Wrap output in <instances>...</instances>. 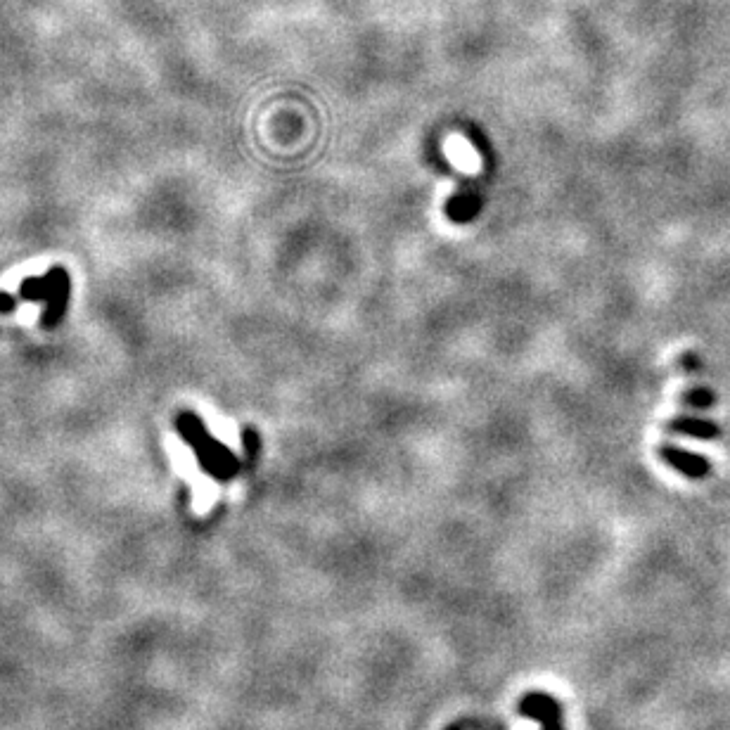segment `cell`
<instances>
[{
  "mask_svg": "<svg viewBox=\"0 0 730 730\" xmlns=\"http://www.w3.org/2000/svg\"><path fill=\"white\" fill-rule=\"evenodd\" d=\"M176 429L181 432L185 444L195 451V456L200 460L202 470L207 472V475L223 479V482L238 475L240 470L238 458H235L221 441L211 437L209 429L204 427V422L197 418L195 413L183 411L181 415H176Z\"/></svg>",
  "mask_w": 730,
  "mask_h": 730,
  "instance_id": "obj_1",
  "label": "cell"
},
{
  "mask_svg": "<svg viewBox=\"0 0 730 730\" xmlns=\"http://www.w3.org/2000/svg\"><path fill=\"white\" fill-rule=\"evenodd\" d=\"M69 292H72V283H69V273L62 266H53L46 275L27 278L19 285V299L46 304L41 316V328L46 330H53L60 325L64 313H67Z\"/></svg>",
  "mask_w": 730,
  "mask_h": 730,
  "instance_id": "obj_2",
  "label": "cell"
},
{
  "mask_svg": "<svg viewBox=\"0 0 730 730\" xmlns=\"http://www.w3.org/2000/svg\"><path fill=\"white\" fill-rule=\"evenodd\" d=\"M659 456H662L664 463L671 465L678 472H683V475L690 479H704L709 472H712V465H709L707 458L697 456V453L683 451V448L662 446L659 448Z\"/></svg>",
  "mask_w": 730,
  "mask_h": 730,
  "instance_id": "obj_3",
  "label": "cell"
},
{
  "mask_svg": "<svg viewBox=\"0 0 730 730\" xmlns=\"http://www.w3.org/2000/svg\"><path fill=\"white\" fill-rule=\"evenodd\" d=\"M520 712L529 719H536L543 730H562L560 704L548 695H529L520 704Z\"/></svg>",
  "mask_w": 730,
  "mask_h": 730,
  "instance_id": "obj_4",
  "label": "cell"
},
{
  "mask_svg": "<svg viewBox=\"0 0 730 730\" xmlns=\"http://www.w3.org/2000/svg\"><path fill=\"white\" fill-rule=\"evenodd\" d=\"M669 432L674 434H685V437H695V439H702V441H712L721 434L719 425H714L712 420H702V418H688V415H683V418H676L669 422Z\"/></svg>",
  "mask_w": 730,
  "mask_h": 730,
  "instance_id": "obj_5",
  "label": "cell"
},
{
  "mask_svg": "<svg viewBox=\"0 0 730 730\" xmlns=\"http://www.w3.org/2000/svg\"><path fill=\"white\" fill-rule=\"evenodd\" d=\"M683 399H685V403H688V406H697V408L714 406V394L709 392V389H702V387L690 389V392L685 394Z\"/></svg>",
  "mask_w": 730,
  "mask_h": 730,
  "instance_id": "obj_6",
  "label": "cell"
},
{
  "mask_svg": "<svg viewBox=\"0 0 730 730\" xmlns=\"http://www.w3.org/2000/svg\"><path fill=\"white\" fill-rule=\"evenodd\" d=\"M17 306V299L10 297L8 292H0V313H12Z\"/></svg>",
  "mask_w": 730,
  "mask_h": 730,
  "instance_id": "obj_7",
  "label": "cell"
},
{
  "mask_svg": "<svg viewBox=\"0 0 730 730\" xmlns=\"http://www.w3.org/2000/svg\"><path fill=\"white\" fill-rule=\"evenodd\" d=\"M683 368L685 370H700V361L695 356H683Z\"/></svg>",
  "mask_w": 730,
  "mask_h": 730,
  "instance_id": "obj_8",
  "label": "cell"
}]
</instances>
